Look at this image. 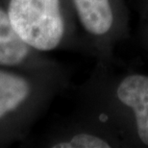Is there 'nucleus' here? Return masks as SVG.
<instances>
[{"label": "nucleus", "mask_w": 148, "mask_h": 148, "mask_svg": "<svg viewBox=\"0 0 148 148\" xmlns=\"http://www.w3.org/2000/svg\"><path fill=\"white\" fill-rule=\"evenodd\" d=\"M78 98L79 107L101 117L124 147H148V74L116 73L96 64Z\"/></svg>", "instance_id": "1"}, {"label": "nucleus", "mask_w": 148, "mask_h": 148, "mask_svg": "<svg viewBox=\"0 0 148 148\" xmlns=\"http://www.w3.org/2000/svg\"><path fill=\"white\" fill-rule=\"evenodd\" d=\"M69 83L66 70L27 71L0 66V147L25 138Z\"/></svg>", "instance_id": "2"}, {"label": "nucleus", "mask_w": 148, "mask_h": 148, "mask_svg": "<svg viewBox=\"0 0 148 148\" xmlns=\"http://www.w3.org/2000/svg\"><path fill=\"white\" fill-rule=\"evenodd\" d=\"M12 27L38 52L86 53L70 0H2Z\"/></svg>", "instance_id": "3"}, {"label": "nucleus", "mask_w": 148, "mask_h": 148, "mask_svg": "<svg viewBox=\"0 0 148 148\" xmlns=\"http://www.w3.org/2000/svg\"><path fill=\"white\" fill-rule=\"evenodd\" d=\"M86 53L104 66L115 62V50L130 37L125 0H70Z\"/></svg>", "instance_id": "4"}, {"label": "nucleus", "mask_w": 148, "mask_h": 148, "mask_svg": "<svg viewBox=\"0 0 148 148\" xmlns=\"http://www.w3.org/2000/svg\"><path fill=\"white\" fill-rule=\"evenodd\" d=\"M41 146L51 148L124 147L115 132L101 117L79 108L74 116L55 126L43 138Z\"/></svg>", "instance_id": "5"}, {"label": "nucleus", "mask_w": 148, "mask_h": 148, "mask_svg": "<svg viewBox=\"0 0 148 148\" xmlns=\"http://www.w3.org/2000/svg\"><path fill=\"white\" fill-rule=\"evenodd\" d=\"M0 66L27 71L66 70L59 62L27 45L16 33L0 0Z\"/></svg>", "instance_id": "6"}, {"label": "nucleus", "mask_w": 148, "mask_h": 148, "mask_svg": "<svg viewBox=\"0 0 148 148\" xmlns=\"http://www.w3.org/2000/svg\"><path fill=\"white\" fill-rule=\"evenodd\" d=\"M138 37L141 45L148 52V0H138Z\"/></svg>", "instance_id": "7"}]
</instances>
